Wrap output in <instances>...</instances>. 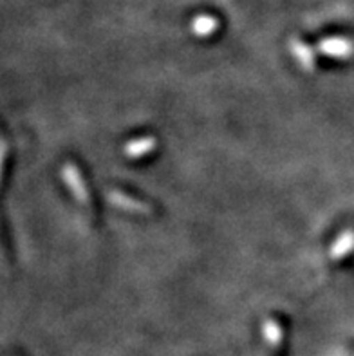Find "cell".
Segmentation results:
<instances>
[{"instance_id": "obj_1", "label": "cell", "mask_w": 354, "mask_h": 356, "mask_svg": "<svg viewBox=\"0 0 354 356\" xmlns=\"http://www.w3.org/2000/svg\"><path fill=\"white\" fill-rule=\"evenodd\" d=\"M62 179L67 185L69 192L80 201L81 204H90V194L87 188L83 176H81L80 168L72 163H65L62 168Z\"/></svg>"}, {"instance_id": "obj_2", "label": "cell", "mask_w": 354, "mask_h": 356, "mask_svg": "<svg viewBox=\"0 0 354 356\" xmlns=\"http://www.w3.org/2000/svg\"><path fill=\"white\" fill-rule=\"evenodd\" d=\"M108 201H111V204H114V207L121 208V210H125V212H134V213H150L152 212V207H148L147 203H143V201H138V199L130 197V195L123 194V192H114V190H111L107 194Z\"/></svg>"}, {"instance_id": "obj_3", "label": "cell", "mask_w": 354, "mask_h": 356, "mask_svg": "<svg viewBox=\"0 0 354 356\" xmlns=\"http://www.w3.org/2000/svg\"><path fill=\"white\" fill-rule=\"evenodd\" d=\"M320 51L331 58H351L354 54V44L347 38H328L320 44Z\"/></svg>"}, {"instance_id": "obj_4", "label": "cell", "mask_w": 354, "mask_h": 356, "mask_svg": "<svg viewBox=\"0 0 354 356\" xmlns=\"http://www.w3.org/2000/svg\"><path fill=\"white\" fill-rule=\"evenodd\" d=\"M156 149V138L152 136H145V138H138V140H132L123 147V154H125L129 159H139L150 154Z\"/></svg>"}, {"instance_id": "obj_5", "label": "cell", "mask_w": 354, "mask_h": 356, "mask_svg": "<svg viewBox=\"0 0 354 356\" xmlns=\"http://www.w3.org/2000/svg\"><path fill=\"white\" fill-rule=\"evenodd\" d=\"M354 250V230H346L344 234L332 243L331 250H329V259L331 261H340L341 257H346L347 253Z\"/></svg>"}, {"instance_id": "obj_6", "label": "cell", "mask_w": 354, "mask_h": 356, "mask_svg": "<svg viewBox=\"0 0 354 356\" xmlns=\"http://www.w3.org/2000/svg\"><path fill=\"white\" fill-rule=\"evenodd\" d=\"M291 53L293 56L296 58V62L300 63V67L305 69L307 72H311L314 69V56H313V51L307 47L305 44L298 40H293L291 44Z\"/></svg>"}, {"instance_id": "obj_7", "label": "cell", "mask_w": 354, "mask_h": 356, "mask_svg": "<svg viewBox=\"0 0 354 356\" xmlns=\"http://www.w3.org/2000/svg\"><path fill=\"white\" fill-rule=\"evenodd\" d=\"M193 33L199 36H208L217 29V20L216 18L208 17V15H202L193 20Z\"/></svg>"}, {"instance_id": "obj_8", "label": "cell", "mask_w": 354, "mask_h": 356, "mask_svg": "<svg viewBox=\"0 0 354 356\" xmlns=\"http://www.w3.org/2000/svg\"><path fill=\"white\" fill-rule=\"evenodd\" d=\"M264 337L268 340H271L273 342H278L280 340V327H278V324L275 321H266L264 324Z\"/></svg>"}]
</instances>
